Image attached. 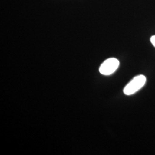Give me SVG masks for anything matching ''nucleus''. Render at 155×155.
Wrapping results in <instances>:
<instances>
[{"mask_svg": "<svg viewBox=\"0 0 155 155\" xmlns=\"http://www.w3.org/2000/svg\"><path fill=\"white\" fill-rule=\"evenodd\" d=\"M120 65L119 61L116 58H109L102 63L100 67V72L104 75H110L115 72Z\"/></svg>", "mask_w": 155, "mask_h": 155, "instance_id": "obj_2", "label": "nucleus"}, {"mask_svg": "<svg viewBox=\"0 0 155 155\" xmlns=\"http://www.w3.org/2000/svg\"><path fill=\"white\" fill-rule=\"evenodd\" d=\"M146 77L143 75H139L133 78L124 89V93L130 95L136 93L141 89L146 83Z\"/></svg>", "mask_w": 155, "mask_h": 155, "instance_id": "obj_1", "label": "nucleus"}, {"mask_svg": "<svg viewBox=\"0 0 155 155\" xmlns=\"http://www.w3.org/2000/svg\"><path fill=\"white\" fill-rule=\"evenodd\" d=\"M150 42L155 47V35L154 36H152L151 38H150Z\"/></svg>", "mask_w": 155, "mask_h": 155, "instance_id": "obj_3", "label": "nucleus"}]
</instances>
